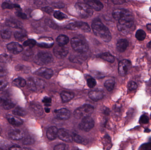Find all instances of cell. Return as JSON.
Wrapping results in <instances>:
<instances>
[{"label": "cell", "mask_w": 151, "mask_h": 150, "mask_svg": "<svg viewBox=\"0 0 151 150\" xmlns=\"http://www.w3.org/2000/svg\"><path fill=\"white\" fill-rule=\"evenodd\" d=\"M31 108L34 112V113L38 116L42 115L44 113V110L40 104H32L31 105Z\"/></svg>", "instance_id": "obj_25"}, {"label": "cell", "mask_w": 151, "mask_h": 150, "mask_svg": "<svg viewBox=\"0 0 151 150\" xmlns=\"http://www.w3.org/2000/svg\"><path fill=\"white\" fill-rule=\"evenodd\" d=\"M75 7L79 15L82 17H90L93 13V9L86 4L77 3L75 5Z\"/></svg>", "instance_id": "obj_5"}, {"label": "cell", "mask_w": 151, "mask_h": 150, "mask_svg": "<svg viewBox=\"0 0 151 150\" xmlns=\"http://www.w3.org/2000/svg\"><path fill=\"white\" fill-rule=\"evenodd\" d=\"M35 142L34 139L32 138L31 137H27L25 138L24 139H23L22 143L24 145H31V144H33Z\"/></svg>", "instance_id": "obj_42"}, {"label": "cell", "mask_w": 151, "mask_h": 150, "mask_svg": "<svg viewBox=\"0 0 151 150\" xmlns=\"http://www.w3.org/2000/svg\"><path fill=\"white\" fill-rule=\"evenodd\" d=\"M9 150H23L22 148L17 145H14L10 147L9 148Z\"/></svg>", "instance_id": "obj_55"}, {"label": "cell", "mask_w": 151, "mask_h": 150, "mask_svg": "<svg viewBox=\"0 0 151 150\" xmlns=\"http://www.w3.org/2000/svg\"><path fill=\"white\" fill-rule=\"evenodd\" d=\"M91 27L95 35L106 42H108L111 39V35L107 27L99 19L93 21Z\"/></svg>", "instance_id": "obj_1"}, {"label": "cell", "mask_w": 151, "mask_h": 150, "mask_svg": "<svg viewBox=\"0 0 151 150\" xmlns=\"http://www.w3.org/2000/svg\"><path fill=\"white\" fill-rule=\"evenodd\" d=\"M15 15L17 17L23 19H27V16L25 14L22 12H20V11H17L15 13Z\"/></svg>", "instance_id": "obj_49"}, {"label": "cell", "mask_w": 151, "mask_h": 150, "mask_svg": "<svg viewBox=\"0 0 151 150\" xmlns=\"http://www.w3.org/2000/svg\"><path fill=\"white\" fill-rule=\"evenodd\" d=\"M27 86L32 91H36L44 87V82L42 80L35 78H30L28 80Z\"/></svg>", "instance_id": "obj_8"}, {"label": "cell", "mask_w": 151, "mask_h": 150, "mask_svg": "<svg viewBox=\"0 0 151 150\" xmlns=\"http://www.w3.org/2000/svg\"><path fill=\"white\" fill-rule=\"evenodd\" d=\"M129 45V41L125 39H121L117 43L116 47L120 52H124Z\"/></svg>", "instance_id": "obj_19"}, {"label": "cell", "mask_w": 151, "mask_h": 150, "mask_svg": "<svg viewBox=\"0 0 151 150\" xmlns=\"http://www.w3.org/2000/svg\"><path fill=\"white\" fill-rule=\"evenodd\" d=\"M72 137H73V140H74L77 143L83 144V143L86 142L85 139H84L80 135H77V134L73 133V135H72Z\"/></svg>", "instance_id": "obj_40"}, {"label": "cell", "mask_w": 151, "mask_h": 150, "mask_svg": "<svg viewBox=\"0 0 151 150\" xmlns=\"http://www.w3.org/2000/svg\"><path fill=\"white\" fill-rule=\"evenodd\" d=\"M150 131L151 130H149V129H146V130H145V132H146V133H149V132H150Z\"/></svg>", "instance_id": "obj_60"}, {"label": "cell", "mask_w": 151, "mask_h": 150, "mask_svg": "<svg viewBox=\"0 0 151 150\" xmlns=\"http://www.w3.org/2000/svg\"><path fill=\"white\" fill-rule=\"evenodd\" d=\"M147 47L148 48H151V41H150L147 44Z\"/></svg>", "instance_id": "obj_59"}, {"label": "cell", "mask_w": 151, "mask_h": 150, "mask_svg": "<svg viewBox=\"0 0 151 150\" xmlns=\"http://www.w3.org/2000/svg\"><path fill=\"white\" fill-rule=\"evenodd\" d=\"M2 9H12L14 8H19L20 6L19 5L16 4L9 3V2H5L2 4Z\"/></svg>", "instance_id": "obj_36"}, {"label": "cell", "mask_w": 151, "mask_h": 150, "mask_svg": "<svg viewBox=\"0 0 151 150\" xmlns=\"http://www.w3.org/2000/svg\"><path fill=\"white\" fill-rule=\"evenodd\" d=\"M53 56L50 53L44 52L38 53L35 58V62L40 65L50 64L53 61Z\"/></svg>", "instance_id": "obj_6"}, {"label": "cell", "mask_w": 151, "mask_h": 150, "mask_svg": "<svg viewBox=\"0 0 151 150\" xmlns=\"http://www.w3.org/2000/svg\"><path fill=\"white\" fill-rule=\"evenodd\" d=\"M13 101L7 98L0 97V108L5 110H10L15 106Z\"/></svg>", "instance_id": "obj_16"}, {"label": "cell", "mask_w": 151, "mask_h": 150, "mask_svg": "<svg viewBox=\"0 0 151 150\" xmlns=\"http://www.w3.org/2000/svg\"><path fill=\"white\" fill-rule=\"evenodd\" d=\"M99 57L102 59H103L104 60L108 62L109 63H113L115 61L114 57L109 52H105L101 54L99 56Z\"/></svg>", "instance_id": "obj_29"}, {"label": "cell", "mask_w": 151, "mask_h": 150, "mask_svg": "<svg viewBox=\"0 0 151 150\" xmlns=\"http://www.w3.org/2000/svg\"></svg>", "instance_id": "obj_62"}, {"label": "cell", "mask_w": 151, "mask_h": 150, "mask_svg": "<svg viewBox=\"0 0 151 150\" xmlns=\"http://www.w3.org/2000/svg\"><path fill=\"white\" fill-rule=\"evenodd\" d=\"M140 122L143 124H148L149 121V118L146 115H143L140 117Z\"/></svg>", "instance_id": "obj_44"}, {"label": "cell", "mask_w": 151, "mask_h": 150, "mask_svg": "<svg viewBox=\"0 0 151 150\" xmlns=\"http://www.w3.org/2000/svg\"><path fill=\"white\" fill-rule=\"evenodd\" d=\"M86 4L92 9L95 11H100L103 8V5L100 1L96 0H87L85 1Z\"/></svg>", "instance_id": "obj_17"}, {"label": "cell", "mask_w": 151, "mask_h": 150, "mask_svg": "<svg viewBox=\"0 0 151 150\" xmlns=\"http://www.w3.org/2000/svg\"><path fill=\"white\" fill-rule=\"evenodd\" d=\"M7 25L10 27H13V28H17V29H22V25L21 23L15 20H8L7 22Z\"/></svg>", "instance_id": "obj_31"}, {"label": "cell", "mask_w": 151, "mask_h": 150, "mask_svg": "<svg viewBox=\"0 0 151 150\" xmlns=\"http://www.w3.org/2000/svg\"><path fill=\"white\" fill-rule=\"evenodd\" d=\"M117 28L119 31L124 35H129L135 29L134 17L123 19L118 21Z\"/></svg>", "instance_id": "obj_2"}, {"label": "cell", "mask_w": 151, "mask_h": 150, "mask_svg": "<svg viewBox=\"0 0 151 150\" xmlns=\"http://www.w3.org/2000/svg\"><path fill=\"white\" fill-rule=\"evenodd\" d=\"M89 97L91 100L98 101L102 100L104 97L103 92L99 90H94L89 93Z\"/></svg>", "instance_id": "obj_20"}, {"label": "cell", "mask_w": 151, "mask_h": 150, "mask_svg": "<svg viewBox=\"0 0 151 150\" xmlns=\"http://www.w3.org/2000/svg\"><path fill=\"white\" fill-rule=\"evenodd\" d=\"M42 102L45 104V105L46 106H50V104L51 102V98L50 97H45L42 100Z\"/></svg>", "instance_id": "obj_53"}, {"label": "cell", "mask_w": 151, "mask_h": 150, "mask_svg": "<svg viewBox=\"0 0 151 150\" xmlns=\"http://www.w3.org/2000/svg\"><path fill=\"white\" fill-rule=\"evenodd\" d=\"M58 136L62 141L66 142H71L73 141L72 134L66 129H59L58 131Z\"/></svg>", "instance_id": "obj_12"}, {"label": "cell", "mask_w": 151, "mask_h": 150, "mask_svg": "<svg viewBox=\"0 0 151 150\" xmlns=\"http://www.w3.org/2000/svg\"><path fill=\"white\" fill-rule=\"evenodd\" d=\"M149 10H150V12L151 13V7H150V9H149Z\"/></svg>", "instance_id": "obj_61"}, {"label": "cell", "mask_w": 151, "mask_h": 150, "mask_svg": "<svg viewBox=\"0 0 151 150\" xmlns=\"http://www.w3.org/2000/svg\"><path fill=\"white\" fill-rule=\"evenodd\" d=\"M86 80H87V85L90 88H93L96 86V81H95V79H94L93 78L91 77V76L87 77Z\"/></svg>", "instance_id": "obj_39"}, {"label": "cell", "mask_w": 151, "mask_h": 150, "mask_svg": "<svg viewBox=\"0 0 151 150\" xmlns=\"http://www.w3.org/2000/svg\"><path fill=\"white\" fill-rule=\"evenodd\" d=\"M57 41L58 44L60 46H64L66 45L69 41L68 37L64 35H60L57 38Z\"/></svg>", "instance_id": "obj_26"}, {"label": "cell", "mask_w": 151, "mask_h": 150, "mask_svg": "<svg viewBox=\"0 0 151 150\" xmlns=\"http://www.w3.org/2000/svg\"><path fill=\"white\" fill-rule=\"evenodd\" d=\"M23 44V46L25 47H28L30 48H32L36 45V41L33 39H28L24 41Z\"/></svg>", "instance_id": "obj_41"}, {"label": "cell", "mask_w": 151, "mask_h": 150, "mask_svg": "<svg viewBox=\"0 0 151 150\" xmlns=\"http://www.w3.org/2000/svg\"><path fill=\"white\" fill-rule=\"evenodd\" d=\"M67 29L77 31L81 30L84 32L88 33L90 32L91 29L89 25L87 23L82 22H74L69 23L66 27Z\"/></svg>", "instance_id": "obj_7"}, {"label": "cell", "mask_w": 151, "mask_h": 150, "mask_svg": "<svg viewBox=\"0 0 151 150\" xmlns=\"http://www.w3.org/2000/svg\"><path fill=\"white\" fill-rule=\"evenodd\" d=\"M42 9L44 10V12H46L48 13H51L53 11V10L51 8L49 7H45V8H43Z\"/></svg>", "instance_id": "obj_54"}, {"label": "cell", "mask_w": 151, "mask_h": 150, "mask_svg": "<svg viewBox=\"0 0 151 150\" xmlns=\"http://www.w3.org/2000/svg\"><path fill=\"white\" fill-rule=\"evenodd\" d=\"M15 70L17 71H20V72H25V70H26L25 67L22 65H18L17 66H15Z\"/></svg>", "instance_id": "obj_51"}, {"label": "cell", "mask_w": 151, "mask_h": 150, "mask_svg": "<svg viewBox=\"0 0 151 150\" xmlns=\"http://www.w3.org/2000/svg\"><path fill=\"white\" fill-rule=\"evenodd\" d=\"M61 99L64 103H67L73 99L74 94L70 92L64 91L61 94Z\"/></svg>", "instance_id": "obj_24"}, {"label": "cell", "mask_w": 151, "mask_h": 150, "mask_svg": "<svg viewBox=\"0 0 151 150\" xmlns=\"http://www.w3.org/2000/svg\"><path fill=\"white\" fill-rule=\"evenodd\" d=\"M45 110L46 112V113H49L50 112V109L48 108H46Z\"/></svg>", "instance_id": "obj_58"}, {"label": "cell", "mask_w": 151, "mask_h": 150, "mask_svg": "<svg viewBox=\"0 0 151 150\" xmlns=\"http://www.w3.org/2000/svg\"><path fill=\"white\" fill-rule=\"evenodd\" d=\"M14 36L17 40L23 41L27 37V34L23 30H20L15 32Z\"/></svg>", "instance_id": "obj_27"}, {"label": "cell", "mask_w": 151, "mask_h": 150, "mask_svg": "<svg viewBox=\"0 0 151 150\" xmlns=\"http://www.w3.org/2000/svg\"><path fill=\"white\" fill-rule=\"evenodd\" d=\"M131 67V63L130 61L127 60H122L118 64V73L121 76H125Z\"/></svg>", "instance_id": "obj_10"}, {"label": "cell", "mask_w": 151, "mask_h": 150, "mask_svg": "<svg viewBox=\"0 0 151 150\" xmlns=\"http://www.w3.org/2000/svg\"><path fill=\"white\" fill-rule=\"evenodd\" d=\"M35 74L38 76L44 78L46 79H50L54 74L53 70L46 68H42L35 72Z\"/></svg>", "instance_id": "obj_14"}, {"label": "cell", "mask_w": 151, "mask_h": 150, "mask_svg": "<svg viewBox=\"0 0 151 150\" xmlns=\"http://www.w3.org/2000/svg\"><path fill=\"white\" fill-rule=\"evenodd\" d=\"M126 1H112L113 3H114L115 5H122L125 3Z\"/></svg>", "instance_id": "obj_56"}, {"label": "cell", "mask_w": 151, "mask_h": 150, "mask_svg": "<svg viewBox=\"0 0 151 150\" xmlns=\"http://www.w3.org/2000/svg\"><path fill=\"white\" fill-rule=\"evenodd\" d=\"M82 54L80 53L79 55L71 56L70 60L74 63H82V62L84 61L86 59V57Z\"/></svg>", "instance_id": "obj_28"}, {"label": "cell", "mask_w": 151, "mask_h": 150, "mask_svg": "<svg viewBox=\"0 0 151 150\" xmlns=\"http://www.w3.org/2000/svg\"><path fill=\"white\" fill-rule=\"evenodd\" d=\"M58 128L55 126H51L47 129L46 136L47 138L50 141H53L57 138L58 136Z\"/></svg>", "instance_id": "obj_21"}, {"label": "cell", "mask_w": 151, "mask_h": 150, "mask_svg": "<svg viewBox=\"0 0 151 150\" xmlns=\"http://www.w3.org/2000/svg\"><path fill=\"white\" fill-rule=\"evenodd\" d=\"M13 113L14 115L18 116L23 117L26 115V112L22 108L20 107H17L13 111Z\"/></svg>", "instance_id": "obj_33"}, {"label": "cell", "mask_w": 151, "mask_h": 150, "mask_svg": "<svg viewBox=\"0 0 151 150\" xmlns=\"http://www.w3.org/2000/svg\"><path fill=\"white\" fill-rule=\"evenodd\" d=\"M132 15H133L131 12L125 9H117L114 10L112 13L113 17L118 21Z\"/></svg>", "instance_id": "obj_11"}, {"label": "cell", "mask_w": 151, "mask_h": 150, "mask_svg": "<svg viewBox=\"0 0 151 150\" xmlns=\"http://www.w3.org/2000/svg\"><path fill=\"white\" fill-rule=\"evenodd\" d=\"M7 119L10 124L15 126H19L23 123V121L19 117H16L11 115H8Z\"/></svg>", "instance_id": "obj_23"}, {"label": "cell", "mask_w": 151, "mask_h": 150, "mask_svg": "<svg viewBox=\"0 0 151 150\" xmlns=\"http://www.w3.org/2000/svg\"><path fill=\"white\" fill-rule=\"evenodd\" d=\"M8 83L4 79H0V90H3L8 86Z\"/></svg>", "instance_id": "obj_48"}, {"label": "cell", "mask_w": 151, "mask_h": 150, "mask_svg": "<svg viewBox=\"0 0 151 150\" xmlns=\"http://www.w3.org/2000/svg\"><path fill=\"white\" fill-rule=\"evenodd\" d=\"M54 150H67V148L65 144H59L54 147Z\"/></svg>", "instance_id": "obj_47"}, {"label": "cell", "mask_w": 151, "mask_h": 150, "mask_svg": "<svg viewBox=\"0 0 151 150\" xmlns=\"http://www.w3.org/2000/svg\"><path fill=\"white\" fill-rule=\"evenodd\" d=\"M8 73L7 70L0 66V78L6 76Z\"/></svg>", "instance_id": "obj_50"}, {"label": "cell", "mask_w": 151, "mask_h": 150, "mask_svg": "<svg viewBox=\"0 0 151 150\" xmlns=\"http://www.w3.org/2000/svg\"><path fill=\"white\" fill-rule=\"evenodd\" d=\"M54 17L58 20H62L66 19L68 17L66 14L62 13L60 11H56L54 14Z\"/></svg>", "instance_id": "obj_38"}, {"label": "cell", "mask_w": 151, "mask_h": 150, "mask_svg": "<svg viewBox=\"0 0 151 150\" xmlns=\"http://www.w3.org/2000/svg\"><path fill=\"white\" fill-rule=\"evenodd\" d=\"M146 27L148 30H149L151 32V24H148Z\"/></svg>", "instance_id": "obj_57"}, {"label": "cell", "mask_w": 151, "mask_h": 150, "mask_svg": "<svg viewBox=\"0 0 151 150\" xmlns=\"http://www.w3.org/2000/svg\"><path fill=\"white\" fill-rule=\"evenodd\" d=\"M1 35L2 38L4 39H8L10 38L12 32L8 29H4L1 31Z\"/></svg>", "instance_id": "obj_35"}, {"label": "cell", "mask_w": 151, "mask_h": 150, "mask_svg": "<svg viewBox=\"0 0 151 150\" xmlns=\"http://www.w3.org/2000/svg\"><path fill=\"white\" fill-rule=\"evenodd\" d=\"M24 134L19 130H15L11 131L9 134V138L14 141H19L24 137Z\"/></svg>", "instance_id": "obj_22"}, {"label": "cell", "mask_w": 151, "mask_h": 150, "mask_svg": "<svg viewBox=\"0 0 151 150\" xmlns=\"http://www.w3.org/2000/svg\"><path fill=\"white\" fill-rule=\"evenodd\" d=\"M51 5L54 7L57 8H60V9L64 8V5L63 3H62V2H54Z\"/></svg>", "instance_id": "obj_52"}, {"label": "cell", "mask_w": 151, "mask_h": 150, "mask_svg": "<svg viewBox=\"0 0 151 150\" xmlns=\"http://www.w3.org/2000/svg\"><path fill=\"white\" fill-rule=\"evenodd\" d=\"M55 114L58 118L62 120H67L70 116V112L66 108H61L54 111Z\"/></svg>", "instance_id": "obj_18"}, {"label": "cell", "mask_w": 151, "mask_h": 150, "mask_svg": "<svg viewBox=\"0 0 151 150\" xmlns=\"http://www.w3.org/2000/svg\"><path fill=\"white\" fill-rule=\"evenodd\" d=\"M13 83L14 85H17L18 86L20 87H24L27 84V82L25 80L22 78H16L13 80Z\"/></svg>", "instance_id": "obj_34"}, {"label": "cell", "mask_w": 151, "mask_h": 150, "mask_svg": "<svg viewBox=\"0 0 151 150\" xmlns=\"http://www.w3.org/2000/svg\"><path fill=\"white\" fill-rule=\"evenodd\" d=\"M139 150H151V142L142 144Z\"/></svg>", "instance_id": "obj_45"}, {"label": "cell", "mask_w": 151, "mask_h": 150, "mask_svg": "<svg viewBox=\"0 0 151 150\" xmlns=\"http://www.w3.org/2000/svg\"><path fill=\"white\" fill-rule=\"evenodd\" d=\"M9 144V142L5 141H2L0 142V148L2 150H5L8 148Z\"/></svg>", "instance_id": "obj_46"}, {"label": "cell", "mask_w": 151, "mask_h": 150, "mask_svg": "<svg viewBox=\"0 0 151 150\" xmlns=\"http://www.w3.org/2000/svg\"><path fill=\"white\" fill-rule=\"evenodd\" d=\"M95 122L94 120L91 117H85L79 125V127L81 130L85 132H89L94 126Z\"/></svg>", "instance_id": "obj_9"}, {"label": "cell", "mask_w": 151, "mask_h": 150, "mask_svg": "<svg viewBox=\"0 0 151 150\" xmlns=\"http://www.w3.org/2000/svg\"><path fill=\"white\" fill-rule=\"evenodd\" d=\"M115 82L113 79H109L106 81L104 83V86L109 92L111 91L114 89Z\"/></svg>", "instance_id": "obj_30"}, {"label": "cell", "mask_w": 151, "mask_h": 150, "mask_svg": "<svg viewBox=\"0 0 151 150\" xmlns=\"http://www.w3.org/2000/svg\"><path fill=\"white\" fill-rule=\"evenodd\" d=\"M54 56L59 59L64 58L68 54V50L65 46L57 45L54 48Z\"/></svg>", "instance_id": "obj_13"}, {"label": "cell", "mask_w": 151, "mask_h": 150, "mask_svg": "<svg viewBox=\"0 0 151 150\" xmlns=\"http://www.w3.org/2000/svg\"><path fill=\"white\" fill-rule=\"evenodd\" d=\"M94 111V108L91 105L86 104L83 105L74 111L73 115L76 118L78 119L90 117Z\"/></svg>", "instance_id": "obj_3"}, {"label": "cell", "mask_w": 151, "mask_h": 150, "mask_svg": "<svg viewBox=\"0 0 151 150\" xmlns=\"http://www.w3.org/2000/svg\"><path fill=\"white\" fill-rule=\"evenodd\" d=\"M11 57L8 54L4 53L0 55V63H9L11 61Z\"/></svg>", "instance_id": "obj_37"}, {"label": "cell", "mask_w": 151, "mask_h": 150, "mask_svg": "<svg viewBox=\"0 0 151 150\" xmlns=\"http://www.w3.org/2000/svg\"><path fill=\"white\" fill-rule=\"evenodd\" d=\"M127 87H128V89L130 90H135L138 88V85L135 82H134V81H130L128 83Z\"/></svg>", "instance_id": "obj_43"}, {"label": "cell", "mask_w": 151, "mask_h": 150, "mask_svg": "<svg viewBox=\"0 0 151 150\" xmlns=\"http://www.w3.org/2000/svg\"><path fill=\"white\" fill-rule=\"evenodd\" d=\"M7 48L10 53L15 55L20 53L23 50L22 46L18 43L14 42L7 44Z\"/></svg>", "instance_id": "obj_15"}, {"label": "cell", "mask_w": 151, "mask_h": 150, "mask_svg": "<svg viewBox=\"0 0 151 150\" xmlns=\"http://www.w3.org/2000/svg\"><path fill=\"white\" fill-rule=\"evenodd\" d=\"M146 34L145 31L141 29L138 30L135 34V37L136 38L140 41H142L144 40V39L146 38Z\"/></svg>", "instance_id": "obj_32"}, {"label": "cell", "mask_w": 151, "mask_h": 150, "mask_svg": "<svg viewBox=\"0 0 151 150\" xmlns=\"http://www.w3.org/2000/svg\"><path fill=\"white\" fill-rule=\"evenodd\" d=\"M71 44L73 49L78 53L83 54L87 52L89 50L88 44L78 38H74L72 39Z\"/></svg>", "instance_id": "obj_4"}]
</instances>
